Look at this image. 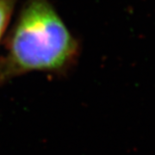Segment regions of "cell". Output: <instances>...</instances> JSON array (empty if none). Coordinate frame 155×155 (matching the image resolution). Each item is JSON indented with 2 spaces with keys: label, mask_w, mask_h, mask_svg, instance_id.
I'll return each mask as SVG.
<instances>
[{
  "label": "cell",
  "mask_w": 155,
  "mask_h": 155,
  "mask_svg": "<svg viewBox=\"0 0 155 155\" xmlns=\"http://www.w3.org/2000/svg\"><path fill=\"white\" fill-rule=\"evenodd\" d=\"M0 85L28 72H67L80 44L49 0H26L5 40Z\"/></svg>",
  "instance_id": "obj_1"
},
{
  "label": "cell",
  "mask_w": 155,
  "mask_h": 155,
  "mask_svg": "<svg viewBox=\"0 0 155 155\" xmlns=\"http://www.w3.org/2000/svg\"><path fill=\"white\" fill-rule=\"evenodd\" d=\"M17 0H0V42L10 24Z\"/></svg>",
  "instance_id": "obj_2"
}]
</instances>
